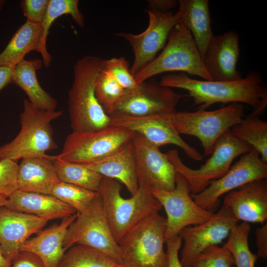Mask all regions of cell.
Returning <instances> with one entry per match:
<instances>
[{
  "instance_id": "6da1fadb",
  "label": "cell",
  "mask_w": 267,
  "mask_h": 267,
  "mask_svg": "<svg viewBox=\"0 0 267 267\" xmlns=\"http://www.w3.org/2000/svg\"><path fill=\"white\" fill-rule=\"evenodd\" d=\"M171 89L186 90L192 98L197 110H205L213 104L240 103L251 106V114L260 116L267 105V89L263 85L261 75L252 71L245 78L228 82L199 80L179 73L166 75L159 82Z\"/></svg>"
},
{
  "instance_id": "7a4b0ae2",
  "label": "cell",
  "mask_w": 267,
  "mask_h": 267,
  "mask_svg": "<svg viewBox=\"0 0 267 267\" xmlns=\"http://www.w3.org/2000/svg\"><path fill=\"white\" fill-rule=\"evenodd\" d=\"M103 60L98 56L88 55L78 60L73 66L74 79L68 94L73 132L96 131L111 125L110 117L98 103L94 92Z\"/></svg>"
},
{
  "instance_id": "3957f363",
  "label": "cell",
  "mask_w": 267,
  "mask_h": 267,
  "mask_svg": "<svg viewBox=\"0 0 267 267\" xmlns=\"http://www.w3.org/2000/svg\"><path fill=\"white\" fill-rule=\"evenodd\" d=\"M137 192L131 198L121 194V183L103 177L98 192L113 235L118 243L133 227L162 208L151 188L139 183Z\"/></svg>"
},
{
  "instance_id": "277c9868",
  "label": "cell",
  "mask_w": 267,
  "mask_h": 267,
  "mask_svg": "<svg viewBox=\"0 0 267 267\" xmlns=\"http://www.w3.org/2000/svg\"><path fill=\"white\" fill-rule=\"evenodd\" d=\"M62 114V111L42 110L25 99L20 115V131L12 140L0 146V160L17 161L56 149L51 123Z\"/></svg>"
},
{
  "instance_id": "5b68a950",
  "label": "cell",
  "mask_w": 267,
  "mask_h": 267,
  "mask_svg": "<svg viewBox=\"0 0 267 267\" xmlns=\"http://www.w3.org/2000/svg\"><path fill=\"white\" fill-rule=\"evenodd\" d=\"M179 72L212 81L189 31L181 24L171 31L161 53L134 76L138 84L164 73Z\"/></svg>"
},
{
  "instance_id": "8992f818",
  "label": "cell",
  "mask_w": 267,
  "mask_h": 267,
  "mask_svg": "<svg viewBox=\"0 0 267 267\" xmlns=\"http://www.w3.org/2000/svg\"><path fill=\"white\" fill-rule=\"evenodd\" d=\"M166 219L155 214L137 224L118 242L126 267H168L164 251Z\"/></svg>"
},
{
  "instance_id": "52a82bcc",
  "label": "cell",
  "mask_w": 267,
  "mask_h": 267,
  "mask_svg": "<svg viewBox=\"0 0 267 267\" xmlns=\"http://www.w3.org/2000/svg\"><path fill=\"white\" fill-rule=\"evenodd\" d=\"M253 148L236 137L228 130L217 140L211 156L197 169L185 165L176 149L166 153L177 173L187 180L191 194L202 191L213 180L222 177L229 170L235 158L249 152Z\"/></svg>"
},
{
  "instance_id": "ba28073f",
  "label": "cell",
  "mask_w": 267,
  "mask_h": 267,
  "mask_svg": "<svg viewBox=\"0 0 267 267\" xmlns=\"http://www.w3.org/2000/svg\"><path fill=\"white\" fill-rule=\"evenodd\" d=\"M244 112L242 104L235 102L213 111H176L171 114V118L178 132L198 138L204 156H208L212 154L218 139L240 122Z\"/></svg>"
},
{
  "instance_id": "9c48e42d",
  "label": "cell",
  "mask_w": 267,
  "mask_h": 267,
  "mask_svg": "<svg viewBox=\"0 0 267 267\" xmlns=\"http://www.w3.org/2000/svg\"><path fill=\"white\" fill-rule=\"evenodd\" d=\"M75 245L99 251L122 263L118 243L115 240L98 195L83 212L77 213L69 226L63 242L65 251Z\"/></svg>"
},
{
  "instance_id": "30bf717a",
  "label": "cell",
  "mask_w": 267,
  "mask_h": 267,
  "mask_svg": "<svg viewBox=\"0 0 267 267\" xmlns=\"http://www.w3.org/2000/svg\"><path fill=\"white\" fill-rule=\"evenodd\" d=\"M134 132L113 125L96 131L73 132L55 156L62 160L87 165L113 153L132 139Z\"/></svg>"
},
{
  "instance_id": "8fae6325",
  "label": "cell",
  "mask_w": 267,
  "mask_h": 267,
  "mask_svg": "<svg viewBox=\"0 0 267 267\" xmlns=\"http://www.w3.org/2000/svg\"><path fill=\"white\" fill-rule=\"evenodd\" d=\"M151 192L166 213V241L178 236L185 227L207 222L214 214L202 209L194 201L187 180L179 173H177L174 189L153 188Z\"/></svg>"
},
{
  "instance_id": "7c38bea8",
  "label": "cell",
  "mask_w": 267,
  "mask_h": 267,
  "mask_svg": "<svg viewBox=\"0 0 267 267\" xmlns=\"http://www.w3.org/2000/svg\"><path fill=\"white\" fill-rule=\"evenodd\" d=\"M183 95L156 81L145 82L126 90L119 101L108 113L115 116H146L171 114Z\"/></svg>"
},
{
  "instance_id": "4fadbf2b",
  "label": "cell",
  "mask_w": 267,
  "mask_h": 267,
  "mask_svg": "<svg viewBox=\"0 0 267 267\" xmlns=\"http://www.w3.org/2000/svg\"><path fill=\"white\" fill-rule=\"evenodd\" d=\"M267 163L252 148L239 159L221 178L212 181L198 194H191L194 201L202 209L213 212L220 204V197L251 181L267 179Z\"/></svg>"
},
{
  "instance_id": "5bb4252c",
  "label": "cell",
  "mask_w": 267,
  "mask_h": 267,
  "mask_svg": "<svg viewBox=\"0 0 267 267\" xmlns=\"http://www.w3.org/2000/svg\"><path fill=\"white\" fill-rule=\"evenodd\" d=\"M147 14L148 25L142 33L116 34L126 40L132 48L134 60L130 70L133 76L151 62L157 53L164 48L171 31L178 24L176 13L171 11L162 12L148 9Z\"/></svg>"
},
{
  "instance_id": "9a60e30c",
  "label": "cell",
  "mask_w": 267,
  "mask_h": 267,
  "mask_svg": "<svg viewBox=\"0 0 267 267\" xmlns=\"http://www.w3.org/2000/svg\"><path fill=\"white\" fill-rule=\"evenodd\" d=\"M238 222L223 205L207 222L182 229L178 234L184 242L180 261L182 267H192L197 256L207 247L221 243Z\"/></svg>"
},
{
  "instance_id": "2e32d148",
  "label": "cell",
  "mask_w": 267,
  "mask_h": 267,
  "mask_svg": "<svg viewBox=\"0 0 267 267\" xmlns=\"http://www.w3.org/2000/svg\"><path fill=\"white\" fill-rule=\"evenodd\" d=\"M171 114L112 117L111 125L139 133L158 147L167 144L176 145L182 149L188 158L196 161H201L203 157L202 154L186 142L175 128Z\"/></svg>"
},
{
  "instance_id": "e0dca14e",
  "label": "cell",
  "mask_w": 267,
  "mask_h": 267,
  "mask_svg": "<svg viewBox=\"0 0 267 267\" xmlns=\"http://www.w3.org/2000/svg\"><path fill=\"white\" fill-rule=\"evenodd\" d=\"M138 183L153 188L172 190L177 172L166 153L134 132L132 139Z\"/></svg>"
},
{
  "instance_id": "ac0fdd59",
  "label": "cell",
  "mask_w": 267,
  "mask_h": 267,
  "mask_svg": "<svg viewBox=\"0 0 267 267\" xmlns=\"http://www.w3.org/2000/svg\"><path fill=\"white\" fill-rule=\"evenodd\" d=\"M240 54L239 36L233 31L214 35L202 57L204 66L214 81L241 79L237 69Z\"/></svg>"
},
{
  "instance_id": "d6986e66",
  "label": "cell",
  "mask_w": 267,
  "mask_h": 267,
  "mask_svg": "<svg viewBox=\"0 0 267 267\" xmlns=\"http://www.w3.org/2000/svg\"><path fill=\"white\" fill-rule=\"evenodd\" d=\"M47 221L36 216L0 207V246L10 262L18 255L22 245L42 230Z\"/></svg>"
},
{
  "instance_id": "ffe728a7",
  "label": "cell",
  "mask_w": 267,
  "mask_h": 267,
  "mask_svg": "<svg viewBox=\"0 0 267 267\" xmlns=\"http://www.w3.org/2000/svg\"><path fill=\"white\" fill-rule=\"evenodd\" d=\"M223 205L243 222L264 223L267 219V180L247 183L225 194Z\"/></svg>"
},
{
  "instance_id": "44dd1931",
  "label": "cell",
  "mask_w": 267,
  "mask_h": 267,
  "mask_svg": "<svg viewBox=\"0 0 267 267\" xmlns=\"http://www.w3.org/2000/svg\"><path fill=\"white\" fill-rule=\"evenodd\" d=\"M77 216V213L63 219L59 224L40 230L36 236L24 242L20 252L36 255L42 261L44 267H57L66 251L63 242L68 228Z\"/></svg>"
},
{
  "instance_id": "7402d4cb",
  "label": "cell",
  "mask_w": 267,
  "mask_h": 267,
  "mask_svg": "<svg viewBox=\"0 0 267 267\" xmlns=\"http://www.w3.org/2000/svg\"><path fill=\"white\" fill-rule=\"evenodd\" d=\"M53 159L54 156L47 154L22 159L18 167V190L51 194L59 181Z\"/></svg>"
},
{
  "instance_id": "603a6c76",
  "label": "cell",
  "mask_w": 267,
  "mask_h": 267,
  "mask_svg": "<svg viewBox=\"0 0 267 267\" xmlns=\"http://www.w3.org/2000/svg\"><path fill=\"white\" fill-rule=\"evenodd\" d=\"M6 207L42 218L47 221L64 219L77 213L71 206L51 194L17 190L7 198Z\"/></svg>"
},
{
  "instance_id": "cb8c5ba5",
  "label": "cell",
  "mask_w": 267,
  "mask_h": 267,
  "mask_svg": "<svg viewBox=\"0 0 267 267\" xmlns=\"http://www.w3.org/2000/svg\"><path fill=\"white\" fill-rule=\"evenodd\" d=\"M103 176L122 183L132 196L138 189L135 162L132 140L119 149L95 162L82 165Z\"/></svg>"
},
{
  "instance_id": "d4e9b609",
  "label": "cell",
  "mask_w": 267,
  "mask_h": 267,
  "mask_svg": "<svg viewBox=\"0 0 267 267\" xmlns=\"http://www.w3.org/2000/svg\"><path fill=\"white\" fill-rule=\"evenodd\" d=\"M176 13L178 24L190 32L202 57L213 36L208 0H179Z\"/></svg>"
},
{
  "instance_id": "484cf974",
  "label": "cell",
  "mask_w": 267,
  "mask_h": 267,
  "mask_svg": "<svg viewBox=\"0 0 267 267\" xmlns=\"http://www.w3.org/2000/svg\"><path fill=\"white\" fill-rule=\"evenodd\" d=\"M43 64L42 59H23L14 67L12 84L20 87L27 95L29 101L39 109L55 110L57 101L44 90L38 80L36 72Z\"/></svg>"
},
{
  "instance_id": "4316f807",
  "label": "cell",
  "mask_w": 267,
  "mask_h": 267,
  "mask_svg": "<svg viewBox=\"0 0 267 267\" xmlns=\"http://www.w3.org/2000/svg\"><path fill=\"white\" fill-rule=\"evenodd\" d=\"M41 25L26 21L0 53V65L14 67L31 51L39 52Z\"/></svg>"
},
{
  "instance_id": "83f0119b",
  "label": "cell",
  "mask_w": 267,
  "mask_h": 267,
  "mask_svg": "<svg viewBox=\"0 0 267 267\" xmlns=\"http://www.w3.org/2000/svg\"><path fill=\"white\" fill-rule=\"evenodd\" d=\"M78 0H49L47 8L41 24V36L39 53L42 55L44 65L48 67L52 61V56L46 47L49 30L54 21L64 14L70 15L80 27L85 24L83 13L79 8Z\"/></svg>"
},
{
  "instance_id": "f1b7e54d",
  "label": "cell",
  "mask_w": 267,
  "mask_h": 267,
  "mask_svg": "<svg viewBox=\"0 0 267 267\" xmlns=\"http://www.w3.org/2000/svg\"><path fill=\"white\" fill-rule=\"evenodd\" d=\"M236 137L255 149L261 160L267 163V122L250 114L230 129Z\"/></svg>"
},
{
  "instance_id": "f546056e",
  "label": "cell",
  "mask_w": 267,
  "mask_h": 267,
  "mask_svg": "<svg viewBox=\"0 0 267 267\" xmlns=\"http://www.w3.org/2000/svg\"><path fill=\"white\" fill-rule=\"evenodd\" d=\"M53 163L60 181L97 192L103 176L85 166L62 160L54 156Z\"/></svg>"
},
{
  "instance_id": "4dcf8cb0",
  "label": "cell",
  "mask_w": 267,
  "mask_h": 267,
  "mask_svg": "<svg viewBox=\"0 0 267 267\" xmlns=\"http://www.w3.org/2000/svg\"><path fill=\"white\" fill-rule=\"evenodd\" d=\"M117 263L99 251L75 245L65 251L57 267H114Z\"/></svg>"
},
{
  "instance_id": "1f68e13d",
  "label": "cell",
  "mask_w": 267,
  "mask_h": 267,
  "mask_svg": "<svg viewBox=\"0 0 267 267\" xmlns=\"http://www.w3.org/2000/svg\"><path fill=\"white\" fill-rule=\"evenodd\" d=\"M251 230L249 223L242 222L230 231L223 245L232 254L237 267H255L258 257L249 247L248 236Z\"/></svg>"
},
{
  "instance_id": "d6a6232c",
  "label": "cell",
  "mask_w": 267,
  "mask_h": 267,
  "mask_svg": "<svg viewBox=\"0 0 267 267\" xmlns=\"http://www.w3.org/2000/svg\"><path fill=\"white\" fill-rule=\"evenodd\" d=\"M51 195L74 209L77 213L84 212L98 192L59 181L54 186Z\"/></svg>"
},
{
  "instance_id": "836d02e7",
  "label": "cell",
  "mask_w": 267,
  "mask_h": 267,
  "mask_svg": "<svg viewBox=\"0 0 267 267\" xmlns=\"http://www.w3.org/2000/svg\"><path fill=\"white\" fill-rule=\"evenodd\" d=\"M126 91L114 79L101 70L95 81L94 92L98 103L107 115Z\"/></svg>"
},
{
  "instance_id": "e575fe53",
  "label": "cell",
  "mask_w": 267,
  "mask_h": 267,
  "mask_svg": "<svg viewBox=\"0 0 267 267\" xmlns=\"http://www.w3.org/2000/svg\"><path fill=\"white\" fill-rule=\"evenodd\" d=\"M101 71L112 77L126 90L134 89L139 85L130 72L128 61L123 57L104 60Z\"/></svg>"
},
{
  "instance_id": "d590c367",
  "label": "cell",
  "mask_w": 267,
  "mask_h": 267,
  "mask_svg": "<svg viewBox=\"0 0 267 267\" xmlns=\"http://www.w3.org/2000/svg\"><path fill=\"white\" fill-rule=\"evenodd\" d=\"M233 265V257L226 248L212 245L197 256L192 267H232Z\"/></svg>"
},
{
  "instance_id": "8d00e7d4",
  "label": "cell",
  "mask_w": 267,
  "mask_h": 267,
  "mask_svg": "<svg viewBox=\"0 0 267 267\" xmlns=\"http://www.w3.org/2000/svg\"><path fill=\"white\" fill-rule=\"evenodd\" d=\"M17 161L0 160V196L8 198L18 190Z\"/></svg>"
},
{
  "instance_id": "74e56055",
  "label": "cell",
  "mask_w": 267,
  "mask_h": 267,
  "mask_svg": "<svg viewBox=\"0 0 267 267\" xmlns=\"http://www.w3.org/2000/svg\"><path fill=\"white\" fill-rule=\"evenodd\" d=\"M49 0H23L20 6L27 20L41 25L44 17Z\"/></svg>"
},
{
  "instance_id": "f35d334b",
  "label": "cell",
  "mask_w": 267,
  "mask_h": 267,
  "mask_svg": "<svg viewBox=\"0 0 267 267\" xmlns=\"http://www.w3.org/2000/svg\"><path fill=\"white\" fill-rule=\"evenodd\" d=\"M168 267H182L178 256L182 240L178 235L166 241Z\"/></svg>"
},
{
  "instance_id": "ab89813d",
  "label": "cell",
  "mask_w": 267,
  "mask_h": 267,
  "mask_svg": "<svg viewBox=\"0 0 267 267\" xmlns=\"http://www.w3.org/2000/svg\"><path fill=\"white\" fill-rule=\"evenodd\" d=\"M10 267H44L40 259L28 252L21 251L12 260Z\"/></svg>"
},
{
  "instance_id": "60d3db41",
  "label": "cell",
  "mask_w": 267,
  "mask_h": 267,
  "mask_svg": "<svg viewBox=\"0 0 267 267\" xmlns=\"http://www.w3.org/2000/svg\"><path fill=\"white\" fill-rule=\"evenodd\" d=\"M257 256L263 259L267 258V223L258 227L255 231Z\"/></svg>"
},
{
  "instance_id": "b9f144b4",
  "label": "cell",
  "mask_w": 267,
  "mask_h": 267,
  "mask_svg": "<svg viewBox=\"0 0 267 267\" xmlns=\"http://www.w3.org/2000/svg\"><path fill=\"white\" fill-rule=\"evenodd\" d=\"M148 9L157 10L162 12H170L175 7L178 1L175 0H147Z\"/></svg>"
},
{
  "instance_id": "7bdbcfd3",
  "label": "cell",
  "mask_w": 267,
  "mask_h": 267,
  "mask_svg": "<svg viewBox=\"0 0 267 267\" xmlns=\"http://www.w3.org/2000/svg\"><path fill=\"white\" fill-rule=\"evenodd\" d=\"M14 67L0 65V91L5 87L12 84Z\"/></svg>"
},
{
  "instance_id": "ee69618b",
  "label": "cell",
  "mask_w": 267,
  "mask_h": 267,
  "mask_svg": "<svg viewBox=\"0 0 267 267\" xmlns=\"http://www.w3.org/2000/svg\"><path fill=\"white\" fill-rule=\"evenodd\" d=\"M11 262L8 261L4 256L0 246V267H10Z\"/></svg>"
},
{
  "instance_id": "f6af8a7d",
  "label": "cell",
  "mask_w": 267,
  "mask_h": 267,
  "mask_svg": "<svg viewBox=\"0 0 267 267\" xmlns=\"http://www.w3.org/2000/svg\"><path fill=\"white\" fill-rule=\"evenodd\" d=\"M7 203V199L0 196V207L6 206Z\"/></svg>"
},
{
  "instance_id": "bcb514c9",
  "label": "cell",
  "mask_w": 267,
  "mask_h": 267,
  "mask_svg": "<svg viewBox=\"0 0 267 267\" xmlns=\"http://www.w3.org/2000/svg\"><path fill=\"white\" fill-rule=\"evenodd\" d=\"M114 267H126L123 264L117 263Z\"/></svg>"
},
{
  "instance_id": "7dc6e473",
  "label": "cell",
  "mask_w": 267,
  "mask_h": 267,
  "mask_svg": "<svg viewBox=\"0 0 267 267\" xmlns=\"http://www.w3.org/2000/svg\"><path fill=\"white\" fill-rule=\"evenodd\" d=\"M6 2L5 0H0V10H1L3 5Z\"/></svg>"
}]
</instances>
